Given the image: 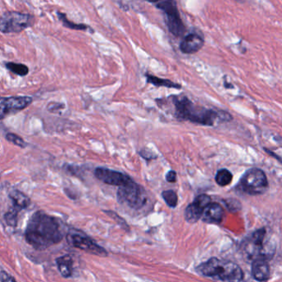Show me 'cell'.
I'll use <instances>...</instances> for the list:
<instances>
[{
  "mask_svg": "<svg viewBox=\"0 0 282 282\" xmlns=\"http://www.w3.org/2000/svg\"><path fill=\"white\" fill-rule=\"evenodd\" d=\"M162 196H163V200L165 201L166 204L169 207L174 208L177 206L178 197H177V193L174 191L168 190V191H163Z\"/></svg>",
  "mask_w": 282,
  "mask_h": 282,
  "instance_id": "22",
  "label": "cell"
},
{
  "mask_svg": "<svg viewBox=\"0 0 282 282\" xmlns=\"http://www.w3.org/2000/svg\"><path fill=\"white\" fill-rule=\"evenodd\" d=\"M10 198L13 202V209L20 212L22 210L27 209L31 204V200L26 194L19 190H14L10 193Z\"/></svg>",
  "mask_w": 282,
  "mask_h": 282,
  "instance_id": "15",
  "label": "cell"
},
{
  "mask_svg": "<svg viewBox=\"0 0 282 282\" xmlns=\"http://www.w3.org/2000/svg\"><path fill=\"white\" fill-rule=\"evenodd\" d=\"M239 188L251 196L261 195L268 188V180L261 169L251 168L241 178Z\"/></svg>",
  "mask_w": 282,
  "mask_h": 282,
  "instance_id": "6",
  "label": "cell"
},
{
  "mask_svg": "<svg viewBox=\"0 0 282 282\" xmlns=\"http://www.w3.org/2000/svg\"><path fill=\"white\" fill-rule=\"evenodd\" d=\"M66 239L69 244L71 245L72 247L97 256H108V252L104 248L100 247L95 241L93 240L91 238H89V236H87L81 231L70 229L68 232Z\"/></svg>",
  "mask_w": 282,
  "mask_h": 282,
  "instance_id": "8",
  "label": "cell"
},
{
  "mask_svg": "<svg viewBox=\"0 0 282 282\" xmlns=\"http://www.w3.org/2000/svg\"><path fill=\"white\" fill-rule=\"evenodd\" d=\"M175 114L177 118L203 126H213L217 120L228 121L232 119L230 114L225 112H216L194 105L186 97H175L173 98Z\"/></svg>",
  "mask_w": 282,
  "mask_h": 282,
  "instance_id": "2",
  "label": "cell"
},
{
  "mask_svg": "<svg viewBox=\"0 0 282 282\" xmlns=\"http://www.w3.org/2000/svg\"><path fill=\"white\" fill-rule=\"evenodd\" d=\"M199 274L221 282H240L243 273L233 261L213 257L196 267Z\"/></svg>",
  "mask_w": 282,
  "mask_h": 282,
  "instance_id": "3",
  "label": "cell"
},
{
  "mask_svg": "<svg viewBox=\"0 0 282 282\" xmlns=\"http://www.w3.org/2000/svg\"><path fill=\"white\" fill-rule=\"evenodd\" d=\"M210 197L205 194H202L196 197L193 202L186 208L185 219L189 223H196L201 219L205 207L211 202Z\"/></svg>",
  "mask_w": 282,
  "mask_h": 282,
  "instance_id": "11",
  "label": "cell"
},
{
  "mask_svg": "<svg viewBox=\"0 0 282 282\" xmlns=\"http://www.w3.org/2000/svg\"><path fill=\"white\" fill-rule=\"evenodd\" d=\"M166 181L170 183L177 182V173L173 170H170L166 174Z\"/></svg>",
  "mask_w": 282,
  "mask_h": 282,
  "instance_id": "26",
  "label": "cell"
},
{
  "mask_svg": "<svg viewBox=\"0 0 282 282\" xmlns=\"http://www.w3.org/2000/svg\"><path fill=\"white\" fill-rule=\"evenodd\" d=\"M146 79H147V83L149 84H153L154 86L156 87H166V88H172V89H179L181 88V85L178 84H176L174 82L168 80H163L160 78L156 77L154 75H146Z\"/></svg>",
  "mask_w": 282,
  "mask_h": 282,
  "instance_id": "17",
  "label": "cell"
},
{
  "mask_svg": "<svg viewBox=\"0 0 282 282\" xmlns=\"http://www.w3.org/2000/svg\"><path fill=\"white\" fill-rule=\"evenodd\" d=\"M56 263L58 266L59 271L62 276L68 278L72 275L73 261L72 258L69 255L61 256L56 259Z\"/></svg>",
  "mask_w": 282,
  "mask_h": 282,
  "instance_id": "16",
  "label": "cell"
},
{
  "mask_svg": "<svg viewBox=\"0 0 282 282\" xmlns=\"http://www.w3.org/2000/svg\"><path fill=\"white\" fill-rule=\"evenodd\" d=\"M19 213L17 210L11 209L9 212L6 213L5 215V220L8 225L10 226L15 227L18 224V215Z\"/></svg>",
  "mask_w": 282,
  "mask_h": 282,
  "instance_id": "24",
  "label": "cell"
},
{
  "mask_svg": "<svg viewBox=\"0 0 282 282\" xmlns=\"http://www.w3.org/2000/svg\"><path fill=\"white\" fill-rule=\"evenodd\" d=\"M33 98L27 96L1 97L0 98V121L26 109L33 103Z\"/></svg>",
  "mask_w": 282,
  "mask_h": 282,
  "instance_id": "9",
  "label": "cell"
},
{
  "mask_svg": "<svg viewBox=\"0 0 282 282\" xmlns=\"http://www.w3.org/2000/svg\"><path fill=\"white\" fill-rule=\"evenodd\" d=\"M62 107H64L63 104L57 103H51L47 106V110L51 112H56L58 110L62 109Z\"/></svg>",
  "mask_w": 282,
  "mask_h": 282,
  "instance_id": "27",
  "label": "cell"
},
{
  "mask_svg": "<svg viewBox=\"0 0 282 282\" xmlns=\"http://www.w3.org/2000/svg\"><path fill=\"white\" fill-rule=\"evenodd\" d=\"M117 200L121 204L139 210L147 202V194L145 189L133 181L121 186L117 191Z\"/></svg>",
  "mask_w": 282,
  "mask_h": 282,
  "instance_id": "5",
  "label": "cell"
},
{
  "mask_svg": "<svg viewBox=\"0 0 282 282\" xmlns=\"http://www.w3.org/2000/svg\"><path fill=\"white\" fill-rule=\"evenodd\" d=\"M252 274L255 280L266 281L270 278V266L266 257H257L252 264Z\"/></svg>",
  "mask_w": 282,
  "mask_h": 282,
  "instance_id": "14",
  "label": "cell"
},
{
  "mask_svg": "<svg viewBox=\"0 0 282 282\" xmlns=\"http://www.w3.org/2000/svg\"><path fill=\"white\" fill-rule=\"evenodd\" d=\"M233 180V174L225 168L220 169L215 175V182L220 187H226Z\"/></svg>",
  "mask_w": 282,
  "mask_h": 282,
  "instance_id": "20",
  "label": "cell"
},
{
  "mask_svg": "<svg viewBox=\"0 0 282 282\" xmlns=\"http://www.w3.org/2000/svg\"><path fill=\"white\" fill-rule=\"evenodd\" d=\"M235 1H238V2H239V1H241V0H235Z\"/></svg>",
  "mask_w": 282,
  "mask_h": 282,
  "instance_id": "30",
  "label": "cell"
},
{
  "mask_svg": "<svg viewBox=\"0 0 282 282\" xmlns=\"http://www.w3.org/2000/svg\"><path fill=\"white\" fill-rule=\"evenodd\" d=\"M146 1L150 3H157L158 1H159V0H146Z\"/></svg>",
  "mask_w": 282,
  "mask_h": 282,
  "instance_id": "29",
  "label": "cell"
},
{
  "mask_svg": "<svg viewBox=\"0 0 282 282\" xmlns=\"http://www.w3.org/2000/svg\"><path fill=\"white\" fill-rule=\"evenodd\" d=\"M33 18L30 14L9 12L0 18V32L4 33H18L32 26Z\"/></svg>",
  "mask_w": 282,
  "mask_h": 282,
  "instance_id": "7",
  "label": "cell"
},
{
  "mask_svg": "<svg viewBox=\"0 0 282 282\" xmlns=\"http://www.w3.org/2000/svg\"><path fill=\"white\" fill-rule=\"evenodd\" d=\"M0 278H1L2 282H16V280H14L11 275H9L8 273L5 272V271L1 272Z\"/></svg>",
  "mask_w": 282,
  "mask_h": 282,
  "instance_id": "28",
  "label": "cell"
},
{
  "mask_svg": "<svg viewBox=\"0 0 282 282\" xmlns=\"http://www.w3.org/2000/svg\"><path fill=\"white\" fill-rule=\"evenodd\" d=\"M94 175L98 180H100L101 182H104L106 184L112 185V186H117V187L128 184L129 182L132 181L131 177L125 173L112 170L109 168H96Z\"/></svg>",
  "mask_w": 282,
  "mask_h": 282,
  "instance_id": "10",
  "label": "cell"
},
{
  "mask_svg": "<svg viewBox=\"0 0 282 282\" xmlns=\"http://www.w3.org/2000/svg\"><path fill=\"white\" fill-rule=\"evenodd\" d=\"M266 236V230L265 228H261L258 230L255 231L251 236L250 242L252 244V248H253V252L256 253V251H259L263 246L264 238ZM257 255V253H256Z\"/></svg>",
  "mask_w": 282,
  "mask_h": 282,
  "instance_id": "18",
  "label": "cell"
},
{
  "mask_svg": "<svg viewBox=\"0 0 282 282\" xmlns=\"http://www.w3.org/2000/svg\"><path fill=\"white\" fill-rule=\"evenodd\" d=\"M224 209L219 203L210 202L203 212L202 220L208 224H219L224 217Z\"/></svg>",
  "mask_w": 282,
  "mask_h": 282,
  "instance_id": "13",
  "label": "cell"
},
{
  "mask_svg": "<svg viewBox=\"0 0 282 282\" xmlns=\"http://www.w3.org/2000/svg\"><path fill=\"white\" fill-rule=\"evenodd\" d=\"M205 41L197 33H189L180 43V51L183 54H195L204 47Z\"/></svg>",
  "mask_w": 282,
  "mask_h": 282,
  "instance_id": "12",
  "label": "cell"
},
{
  "mask_svg": "<svg viewBox=\"0 0 282 282\" xmlns=\"http://www.w3.org/2000/svg\"><path fill=\"white\" fill-rule=\"evenodd\" d=\"M6 67L8 70H10L11 72L14 73L15 75H19V76H26L29 72V69L28 66H25L24 64H17L14 62H9L6 63Z\"/></svg>",
  "mask_w": 282,
  "mask_h": 282,
  "instance_id": "21",
  "label": "cell"
},
{
  "mask_svg": "<svg viewBox=\"0 0 282 282\" xmlns=\"http://www.w3.org/2000/svg\"><path fill=\"white\" fill-rule=\"evenodd\" d=\"M6 139H7L8 141L13 143L14 145H17V146H19V147L22 148V149L26 148V142L24 141L23 138L20 137V136L16 135V134L8 133L7 135H6Z\"/></svg>",
  "mask_w": 282,
  "mask_h": 282,
  "instance_id": "23",
  "label": "cell"
},
{
  "mask_svg": "<svg viewBox=\"0 0 282 282\" xmlns=\"http://www.w3.org/2000/svg\"><path fill=\"white\" fill-rule=\"evenodd\" d=\"M226 207L231 212H237L241 210V203L236 199H228L224 201Z\"/></svg>",
  "mask_w": 282,
  "mask_h": 282,
  "instance_id": "25",
  "label": "cell"
},
{
  "mask_svg": "<svg viewBox=\"0 0 282 282\" xmlns=\"http://www.w3.org/2000/svg\"><path fill=\"white\" fill-rule=\"evenodd\" d=\"M155 7L164 14L166 26L172 35L175 38H181L184 35L186 27L180 15L176 0H159L155 3Z\"/></svg>",
  "mask_w": 282,
  "mask_h": 282,
  "instance_id": "4",
  "label": "cell"
},
{
  "mask_svg": "<svg viewBox=\"0 0 282 282\" xmlns=\"http://www.w3.org/2000/svg\"><path fill=\"white\" fill-rule=\"evenodd\" d=\"M57 14H58L59 19L62 22L64 27H66V28L77 31H87L90 28V27L87 24H75L74 22L70 21L67 19L66 14H63V13L58 12Z\"/></svg>",
  "mask_w": 282,
  "mask_h": 282,
  "instance_id": "19",
  "label": "cell"
},
{
  "mask_svg": "<svg viewBox=\"0 0 282 282\" xmlns=\"http://www.w3.org/2000/svg\"><path fill=\"white\" fill-rule=\"evenodd\" d=\"M27 242L36 249H45L61 242L63 233L58 219L39 210L31 217L26 231Z\"/></svg>",
  "mask_w": 282,
  "mask_h": 282,
  "instance_id": "1",
  "label": "cell"
}]
</instances>
